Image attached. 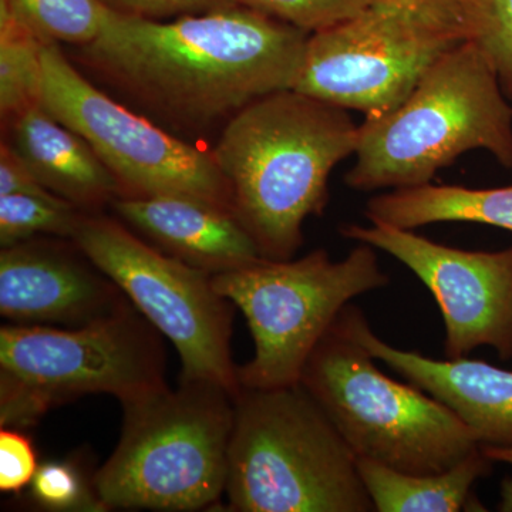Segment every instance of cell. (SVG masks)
<instances>
[{"label": "cell", "mask_w": 512, "mask_h": 512, "mask_svg": "<svg viewBox=\"0 0 512 512\" xmlns=\"http://www.w3.org/2000/svg\"><path fill=\"white\" fill-rule=\"evenodd\" d=\"M309 36L244 5L167 22L110 9L100 35L83 49L128 92L202 123L293 89Z\"/></svg>", "instance_id": "6da1fadb"}, {"label": "cell", "mask_w": 512, "mask_h": 512, "mask_svg": "<svg viewBox=\"0 0 512 512\" xmlns=\"http://www.w3.org/2000/svg\"><path fill=\"white\" fill-rule=\"evenodd\" d=\"M359 128L349 110L295 89L252 101L228 121L212 156L262 258L285 261L302 247L303 224L328 205L330 174L355 156Z\"/></svg>", "instance_id": "7a4b0ae2"}, {"label": "cell", "mask_w": 512, "mask_h": 512, "mask_svg": "<svg viewBox=\"0 0 512 512\" xmlns=\"http://www.w3.org/2000/svg\"><path fill=\"white\" fill-rule=\"evenodd\" d=\"M476 42L434 64L393 110L363 120L345 183L356 191L429 184L468 151L512 168V107Z\"/></svg>", "instance_id": "3957f363"}, {"label": "cell", "mask_w": 512, "mask_h": 512, "mask_svg": "<svg viewBox=\"0 0 512 512\" xmlns=\"http://www.w3.org/2000/svg\"><path fill=\"white\" fill-rule=\"evenodd\" d=\"M234 406L229 511H375L355 451L301 384L241 387Z\"/></svg>", "instance_id": "277c9868"}, {"label": "cell", "mask_w": 512, "mask_h": 512, "mask_svg": "<svg viewBox=\"0 0 512 512\" xmlns=\"http://www.w3.org/2000/svg\"><path fill=\"white\" fill-rule=\"evenodd\" d=\"M119 443L92 478L103 511H198L225 494L234 396L205 380H180L121 404Z\"/></svg>", "instance_id": "5b68a950"}, {"label": "cell", "mask_w": 512, "mask_h": 512, "mask_svg": "<svg viewBox=\"0 0 512 512\" xmlns=\"http://www.w3.org/2000/svg\"><path fill=\"white\" fill-rule=\"evenodd\" d=\"M164 336L130 301L76 328H0V427L25 430L86 394L121 404L168 387Z\"/></svg>", "instance_id": "8992f818"}, {"label": "cell", "mask_w": 512, "mask_h": 512, "mask_svg": "<svg viewBox=\"0 0 512 512\" xmlns=\"http://www.w3.org/2000/svg\"><path fill=\"white\" fill-rule=\"evenodd\" d=\"M478 32L477 0H367L352 18L309 36L293 89L380 116Z\"/></svg>", "instance_id": "52a82bcc"}, {"label": "cell", "mask_w": 512, "mask_h": 512, "mask_svg": "<svg viewBox=\"0 0 512 512\" xmlns=\"http://www.w3.org/2000/svg\"><path fill=\"white\" fill-rule=\"evenodd\" d=\"M373 360L339 315L299 380L357 458L431 474L481 448L476 434L444 404L412 383L384 375Z\"/></svg>", "instance_id": "ba28073f"}, {"label": "cell", "mask_w": 512, "mask_h": 512, "mask_svg": "<svg viewBox=\"0 0 512 512\" xmlns=\"http://www.w3.org/2000/svg\"><path fill=\"white\" fill-rule=\"evenodd\" d=\"M215 288L247 319L254 357L239 366L241 387L299 384L302 370L340 312L357 296L389 285L376 248L359 244L333 261L325 249L299 259L261 258L212 275Z\"/></svg>", "instance_id": "9c48e42d"}, {"label": "cell", "mask_w": 512, "mask_h": 512, "mask_svg": "<svg viewBox=\"0 0 512 512\" xmlns=\"http://www.w3.org/2000/svg\"><path fill=\"white\" fill-rule=\"evenodd\" d=\"M72 241L173 343L183 363L181 379L215 383L237 396L234 305L217 291L211 274L158 251L101 215L83 212Z\"/></svg>", "instance_id": "30bf717a"}, {"label": "cell", "mask_w": 512, "mask_h": 512, "mask_svg": "<svg viewBox=\"0 0 512 512\" xmlns=\"http://www.w3.org/2000/svg\"><path fill=\"white\" fill-rule=\"evenodd\" d=\"M42 106L90 144L123 197L184 195L234 212L212 151L170 136L100 92L52 42L43 45Z\"/></svg>", "instance_id": "8fae6325"}, {"label": "cell", "mask_w": 512, "mask_h": 512, "mask_svg": "<svg viewBox=\"0 0 512 512\" xmlns=\"http://www.w3.org/2000/svg\"><path fill=\"white\" fill-rule=\"evenodd\" d=\"M340 234L392 255L429 288L443 313L447 359L467 357L480 346L512 359V245L466 251L373 222L345 225Z\"/></svg>", "instance_id": "7c38bea8"}, {"label": "cell", "mask_w": 512, "mask_h": 512, "mask_svg": "<svg viewBox=\"0 0 512 512\" xmlns=\"http://www.w3.org/2000/svg\"><path fill=\"white\" fill-rule=\"evenodd\" d=\"M127 302L86 255L32 239L0 252V315L9 323L76 328Z\"/></svg>", "instance_id": "4fadbf2b"}, {"label": "cell", "mask_w": 512, "mask_h": 512, "mask_svg": "<svg viewBox=\"0 0 512 512\" xmlns=\"http://www.w3.org/2000/svg\"><path fill=\"white\" fill-rule=\"evenodd\" d=\"M343 320L373 359L389 366L451 410L481 447L512 448V372L483 360H439L394 348L370 328L363 312L346 306Z\"/></svg>", "instance_id": "5bb4252c"}, {"label": "cell", "mask_w": 512, "mask_h": 512, "mask_svg": "<svg viewBox=\"0 0 512 512\" xmlns=\"http://www.w3.org/2000/svg\"><path fill=\"white\" fill-rule=\"evenodd\" d=\"M117 214L164 252L211 275L235 271L261 252L234 212L184 195L119 197Z\"/></svg>", "instance_id": "9a60e30c"}, {"label": "cell", "mask_w": 512, "mask_h": 512, "mask_svg": "<svg viewBox=\"0 0 512 512\" xmlns=\"http://www.w3.org/2000/svg\"><path fill=\"white\" fill-rule=\"evenodd\" d=\"M10 123V146L57 197L82 211L96 210L119 198V181L96 151L42 104L23 111Z\"/></svg>", "instance_id": "2e32d148"}, {"label": "cell", "mask_w": 512, "mask_h": 512, "mask_svg": "<svg viewBox=\"0 0 512 512\" xmlns=\"http://www.w3.org/2000/svg\"><path fill=\"white\" fill-rule=\"evenodd\" d=\"M483 447L441 473H404L369 458H357L359 474L377 512L481 511L474 484L493 471ZM484 510V508H483Z\"/></svg>", "instance_id": "e0dca14e"}, {"label": "cell", "mask_w": 512, "mask_h": 512, "mask_svg": "<svg viewBox=\"0 0 512 512\" xmlns=\"http://www.w3.org/2000/svg\"><path fill=\"white\" fill-rule=\"evenodd\" d=\"M365 215L373 224L412 231L439 222H474L512 231V185L485 190L430 183L400 188L370 198Z\"/></svg>", "instance_id": "ac0fdd59"}, {"label": "cell", "mask_w": 512, "mask_h": 512, "mask_svg": "<svg viewBox=\"0 0 512 512\" xmlns=\"http://www.w3.org/2000/svg\"><path fill=\"white\" fill-rule=\"evenodd\" d=\"M43 42L9 0H0V113L12 121L42 104Z\"/></svg>", "instance_id": "d6986e66"}, {"label": "cell", "mask_w": 512, "mask_h": 512, "mask_svg": "<svg viewBox=\"0 0 512 512\" xmlns=\"http://www.w3.org/2000/svg\"><path fill=\"white\" fill-rule=\"evenodd\" d=\"M43 42L87 46L97 39L110 8L103 0H9Z\"/></svg>", "instance_id": "ffe728a7"}, {"label": "cell", "mask_w": 512, "mask_h": 512, "mask_svg": "<svg viewBox=\"0 0 512 512\" xmlns=\"http://www.w3.org/2000/svg\"><path fill=\"white\" fill-rule=\"evenodd\" d=\"M82 214L59 197L0 195V245L12 247L37 234L72 239Z\"/></svg>", "instance_id": "44dd1931"}, {"label": "cell", "mask_w": 512, "mask_h": 512, "mask_svg": "<svg viewBox=\"0 0 512 512\" xmlns=\"http://www.w3.org/2000/svg\"><path fill=\"white\" fill-rule=\"evenodd\" d=\"M33 500L53 511H103L93 483L87 484L79 468L69 461L40 464L29 485Z\"/></svg>", "instance_id": "7402d4cb"}, {"label": "cell", "mask_w": 512, "mask_h": 512, "mask_svg": "<svg viewBox=\"0 0 512 512\" xmlns=\"http://www.w3.org/2000/svg\"><path fill=\"white\" fill-rule=\"evenodd\" d=\"M241 5L264 13L313 35L345 22L367 0H238Z\"/></svg>", "instance_id": "603a6c76"}, {"label": "cell", "mask_w": 512, "mask_h": 512, "mask_svg": "<svg viewBox=\"0 0 512 512\" xmlns=\"http://www.w3.org/2000/svg\"><path fill=\"white\" fill-rule=\"evenodd\" d=\"M477 45L494 67L505 96L512 99V0H477Z\"/></svg>", "instance_id": "cb8c5ba5"}, {"label": "cell", "mask_w": 512, "mask_h": 512, "mask_svg": "<svg viewBox=\"0 0 512 512\" xmlns=\"http://www.w3.org/2000/svg\"><path fill=\"white\" fill-rule=\"evenodd\" d=\"M37 468L35 447L29 437L18 429L0 430V490L20 493L32 483Z\"/></svg>", "instance_id": "d4e9b609"}, {"label": "cell", "mask_w": 512, "mask_h": 512, "mask_svg": "<svg viewBox=\"0 0 512 512\" xmlns=\"http://www.w3.org/2000/svg\"><path fill=\"white\" fill-rule=\"evenodd\" d=\"M114 12L136 18L161 20L241 5L238 0H103Z\"/></svg>", "instance_id": "484cf974"}, {"label": "cell", "mask_w": 512, "mask_h": 512, "mask_svg": "<svg viewBox=\"0 0 512 512\" xmlns=\"http://www.w3.org/2000/svg\"><path fill=\"white\" fill-rule=\"evenodd\" d=\"M10 194L37 195V197L45 198L57 197L37 180L35 174L30 171L28 165L13 150V147L3 141L2 147H0V195Z\"/></svg>", "instance_id": "4316f807"}, {"label": "cell", "mask_w": 512, "mask_h": 512, "mask_svg": "<svg viewBox=\"0 0 512 512\" xmlns=\"http://www.w3.org/2000/svg\"><path fill=\"white\" fill-rule=\"evenodd\" d=\"M485 456L494 463L510 464L512 466V448L483 447Z\"/></svg>", "instance_id": "83f0119b"}, {"label": "cell", "mask_w": 512, "mask_h": 512, "mask_svg": "<svg viewBox=\"0 0 512 512\" xmlns=\"http://www.w3.org/2000/svg\"><path fill=\"white\" fill-rule=\"evenodd\" d=\"M498 511L512 512V478H507L501 485V500Z\"/></svg>", "instance_id": "f1b7e54d"}]
</instances>
